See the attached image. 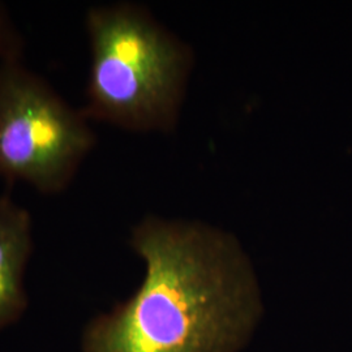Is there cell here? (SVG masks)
I'll return each instance as SVG.
<instances>
[{"instance_id": "6da1fadb", "label": "cell", "mask_w": 352, "mask_h": 352, "mask_svg": "<svg viewBox=\"0 0 352 352\" xmlns=\"http://www.w3.org/2000/svg\"><path fill=\"white\" fill-rule=\"evenodd\" d=\"M136 294L87 327L84 352H238L263 312L251 261L231 234L148 217L132 232Z\"/></svg>"}, {"instance_id": "7a4b0ae2", "label": "cell", "mask_w": 352, "mask_h": 352, "mask_svg": "<svg viewBox=\"0 0 352 352\" xmlns=\"http://www.w3.org/2000/svg\"><path fill=\"white\" fill-rule=\"evenodd\" d=\"M87 26V118L133 131L173 129L192 63L188 46L128 3L91 8Z\"/></svg>"}, {"instance_id": "3957f363", "label": "cell", "mask_w": 352, "mask_h": 352, "mask_svg": "<svg viewBox=\"0 0 352 352\" xmlns=\"http://www.w3.org/2000/svg\"><path fill=\"white\" fill-rule=\"evenodd\" d=\"M96 142L84 111H76L17 58L0 63V177L42 193L74 179Z\"/></svg>"}, {"instance_id": "277c9868", "label": "cell", "mask_w": 352, "mask_h": 352, "mask_svg": "<svg viewBox=\"0 0 352 352\" xmlns=\"http://www.w3.org/2000/svg\"><path fill=\"white\" fill-rule=\"evenodd\" d=\"M30 252V214L11 197H0V330L25 309L24 274Z\"/></svg>"}, {"instance_id": "5b68a950", "label": "cell", "mask_w": 352, "mask_h": 352, "mask_svg": "<svg viewBox=\"0 0 352 352\" xmlns=\"http://www.w3.org/2000/svg\"><path fill=\"white\" fill-rule=\"evenodd\" d=\"M8 26L7 20L0 7V54L3 55V59L7 56H13L12 51L10 50L8 45Z\"/></svg>"}]
</instances>
